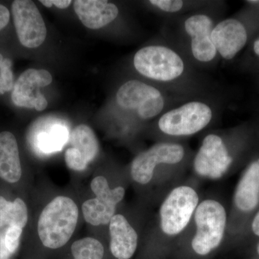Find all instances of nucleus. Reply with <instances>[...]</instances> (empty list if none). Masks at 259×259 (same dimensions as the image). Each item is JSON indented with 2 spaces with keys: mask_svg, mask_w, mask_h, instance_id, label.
Listing matches in <instances>:
<instances>
[{
  "mask_svg": "<svg viewBox=\"0 0 259 259\" xmlns=\"http://www.w3.org/2000/svg\"><path fill=\"white\" fill-rule=\"evenodd\" d=\"M133 64L153 85L175 96L190 100L213 93L207 78L171 40L141 48L135 54Z\"/></svg>",
  "mask_w": 259,
  "mask_h": 259,
  "instance_id": "obj_1",
  "label": "nucleus"
},
{
  "mask_svg": "<svg viewBox=\"0 0 259 259\" xmlns=\"http://www.w3.org/2000/svg\"><path fill=\"white\" fill-rule=\"evenodd\" d=\"M11 66V61L9 59H4L0 54V79L5 93L13 88V74Z\"/></svg>",
  "mask_w": 259,
  "mask_h": 259,
  "instance_id": "obj_25",
  "label": "nucleus"
},
{
  "mask_svg": "<svg viewBox=\"0 0 259 259\" xmlns=\"http://www.w3.org/2000/svg\"><path fill=\"white\" fill-rule=\"evenodd\" d=\"M198 204V194L192 187L180 186L171 190L160 207V226L163 233L168 236L182 233Z\"/></svg>",
  "mask_w": 259,
  "mask_h": 259,
  "instance_id": "obj_9",
  "label": "nucleus"
},
{
  "mask_svg": "<svg viewBox=\"0 0 259 259\" xmlns=\"http://www.w3.org/2000/svg\"><path fill=\"white\" fill-rule=\"evenodd\" d=\"M51 82L52 76L47 70H26L15 83L12 100L16 106L42 111L47 108L48 102L38 89L49 86Z\"/></svg>",
  "mask_w": 259,
  "mask_h": 259,
  "instance_id": "obj_15",
  "label": "nucleus"
},
{
  "mask_svg": "<svg viewBox=\"0 0 259 259\" xmlns=\"http://www.w3.org/2000/svg\"><path fill=\"white\" fill-rule=\"evenodd\" d=\"M255 125L257 126V128H258L259 131V117L258 119H257L255 121Z\"/></svg>",
  "mask_w": 259,
  "mask_h": 259,
  "instance_id": "obj_31",
  "label": "nucleus"
},
{
  "mask_svg": "<svg viewBox=\"0 0 259 259\" xmlns=\"http://www.w3.org/2000/svg\"><path fill=\"white\" fill-rule=\"evenodd\" d=\"M69 142L70 147L65 153L66 166L74 171H83L99 152L95 133L88 125L76 126L70 134Z\"/></svg>",
  "mask_w": 259,
  "mask_h": 259,
  "instance_id": "obj_16",
  "label": "nucleus"
},
{
  "mask_svg": "<svg viewBox=\"0 0 259 259\" xmlns=\"http://www.w3.org/2000/svg\"><path fill=\"white\" fill-rule=\"evenodd\" d=\"M74 8L80 21L93 30L106 26L119 15L117 5L103 0H76Z\"/></svg>",
  "mask_w": 259,
  "mask_h": 259,
  "instance_id": "obj_17",
  "label": "nucleus"
},
{
  "mask_svg": "<svg viewBox=\"0 0 259 259\" xmlns=\"http://www.w3.org/2000/svg\"><path fill=\"white\" fill-rule=\"evenodd\" d=\"M196 232L192 249L197 254L206 255L222 243L226 233L227 213L222 204L214 199L199 203L194 214Z\"/></svg>",
  "mask_w": 259,
  "mask_h": 259,
  "instance_id": "obj_8",
  "label": "nucleus"
},
{
  "mask_svg": "<svg viewBox=\"0 0 259 259\" xmlns=\"http://www.w3.org/2000/svg\"><path fill=\"white\" fill-rule=\"evenodd\" d=\"M256 251H257V253H258V255H259V241L258 242V243H257Z\"/></svg>",
  "mask_w": 259,
  "mask_h": 259,
  "instance_id": "obj_32",
  "label": "nucleus"
},
{
  "mask_svg": "<svg viewBox=\"0 0 259 259\" xmlns=\"http://www.w3.org/2000/svg\"><path fill=\"white\" fill-rule=\"evenodd\" d=\"M255 76H256L257 82H258V87H259V72L257 73V74H255Z\"/></svg>",
  "mask_w": 259,
  "mask_h": 259,
  "instance_id": "obj_33",
  "label": "nucleus"
},
{
  "mask_svg": "<svg viewBox=\"0 0 259 259\" xmlns=\"http://www.w3.org/2000/svg\"><path fill=\"white\" fill-rule=\"evenodd\" d=\"M223 107V99L213 93L194 97L163 112L158 117L156 125L163 136L189 137L213 123Z\"/></svg>",
  "mask_w": 259,
  "mask_h": 259,
  "instance_id": "obj_4",
  "label": "nucleus"
},
{
  "mask_svg": "<svg viewBox=\"0 0 259 259\" xmlns=\"http://www.w3.org/2000/svg\"><path fill=\"white\" fill-rule=\"evenodd\" d=\"M250 229L252 234L259 238V207L250 221Z\"/></svg>",
  "mask_w": 259,
  "mask_h": 259,
  "instance_id": "obj_27",
  "label": "nucleus"
},
{
  "mask_svg": "<svg viewBox=\"0 0 259 259\" xmlns=\"http://www.w3.org/2000/svg\"><path fill=\"white\" fill-rule=\"evenodd\" d=\"M22 176L18 143L8 131L0 133V178L15 183Z\"/></svg>",
  "mask_w": 259,
  "mask_h": 259,
  "instance_id": "obj_19",
  "label": "nucleus"
},
{
  "mask_svg": "<svg viewBox=\"0 0 259 259\" xmlns=\"http://www.w3.org/2000/svg\"><path fill=\"white\" fill-rule=\"evenodd\" d=\"M220 5L218 2H209L200 10L177 18V37L171 41L196 69H212L221 60L212 37L213 29L222 19L223 7Z\"/></svg>",
  "mask_w": 259,
  "mask_h": 259,
  "instance_id": "obj_3",
  "label": "nucleus"
},
{
  "mask_svg": "<svg viewBox=\"0 0 259 259\" xmlns=\"http://www.w3.org/2000/svg\"><path fill=\"white\" fill-rule=\"evenodd\" d=\"M255 129L254 146L247 160L248 163L236 186L233 197L235 207L244 214L253 213L259 207V131L256 125Z\"/></svg>",
  "mask_w": 259,
  "mask_h": 259,
  "instance_id": "obj_14",
  "label": "nucleus"
},
{
  "mask_svg": "<svg viewBox=\"0 0 259 259\" xmlns=\"http://www.w3.org/2000/svg\"><path fill=\"white\" fill-rule=\"evenodd\" d=\"M239 66L245 72H259V32L242 53Z\"/></svg>",
  "mask_w": 259,
  "mask_h": 259,
  "instance_id": "obj_23",
  "label": "nucleus"
},
{
  "mask_svg": "<svg viewBox=\"0 0 259 259\" xmlns=\"http://www.w3.org/2000/svg\"><path fill=\"white\" fill-rule=\"evenodd\" d=\"M13 20L20 44L29 49L42 45L47 27L38 8L30 0H15L12 5Z\"/></svg>",
  "mask_w": 259,
  "mask_h": 259,
  "instance_id": "obj_13",
  "label": "nucleus"
},
{
  "mask_svg": "<svg viewBox=\"0 0 259 259\" xmlns=\"http://www.w3.org/2000/svg\"><path fill=\"white\" fill-rule=\"evenodd\" d=\"M23 228L18 226H9L4 234L2 235L5 247L12 255L18 249L20 245Z\"/></svg>",
  "mask_w": 259,
  "mask_h": 259,
  "instance_id": "obj_24",
  "label": "nucleus"
},
{
  "mask_svg": "<svg viewBox=\"0 0 259 259\" xmlns=\"http://www.w3.org/2000/svg\"><path fill=\"white\" fill-rule=\"evenodd\" d=\"M259 32V0L245 2V6L229 18L221 19L212 37L220 59L234 60Z\"/></svg>",
  "mask_w": 259,
  "mask_h": 259,
  "instance_id": "obj_5",
  "label": "nucleus"
},
{
  "mask_svg": "<svg viewBox=\"0 0 259 259\" xmlns=\"http://www.w3.org/2000/svg\"><path fill=\"white\" fill-rule=\"evenodd\" d=\"M209 2L184 1V0H150L148 4L161 15L177 18L197 11L208 4Z\"/></svg>",
  "mask_w": 259,
  "mask_h": 259,
  "instance_id": "obj_21",
  "label": "nucleus"
},
{
  "mask_svg": "<svg viewBox=\"0 0 259 259\" xmlns=\"http://www.w3.org/2000/svg\"><path fill=\"white\" fill-rule=\"evenodd\" d=\"M11 253L5 247L3 237H0V259H10Z\"/></svg>",
  "mask_w": 259,
  "mask_h": 259,
  "instance_id": "obj_28",
  "label": "nucleus"
},
{
  "mask_svg": "<svg viewBox=\"0 0 259 259\" xmlns=\"http://www.w3.org/2000/svg\"><path fill=\"white\" fill-rule=\"evenodd\" d=\"M53 5H55L56 8L59 9H66L69 8L70 5L72 2L70 0H51Z\"/></svg>",
  "mask_w": 259,
  "mask_h": 259,
  "instance_id": "obj_29",
  "label": "nucleus"
},
{
  "mask_svg": "<svg viewBox=\"0 0 259 259\" xmlns=\"http://www.w3.org/2000/svg\"><path fill=\"white\" fill-rule=\"evenodd\" d=\"M185 156V148L182 144L167 141L157 143L134 158L131 163V177L140 185H147L152 180L156 166L178 164Z\"/></svg>",
  "mask_w": 259,
  "mask_h": 259,
  "instance_id": "obj_10",
  "label": "nucleus"
},
{
  "mask_svg": "<svg viewBox=\"0 0 259 259\" xmlns=\"http://www.w3.org/2000/svg\"><path fill=\"white\" fill-rule=\"evenodd\" d=\"M28 208L23 199L9 202L0 196V228L18 226L23 228L28 223Z\"/></svg>",
  "mask_w": 259,
  "mask_h": 259,
  "instance_id": "obj_20",
  "label": "nucleus"
},
{
  "mask_svg": "<svg viewBox=\"0 0 259 259\" xmlns=\"http://www.w3.org/2000/svg\"><path fill=\"white\" fill-rule=\"evenodd\" d=\"M79 209L71 198L56 197L42 209L37 233L42 245L51 249L64 246L76 229Z\"/></svg>",
  "mask_w": 259,
  "mask_h": 259,
  "instance_id": "obj_7",
  "label": "nucleus"
},
{
  "mask_svg": "<svg viewBox=\"0 0 259 259\" xmlns=\"http://www.w3.org/2000/svg\"><path fill=\"white\" fill-rule=\"evenodd\" d=\"M115 100L122 110L134 113L141 120H150L188 100L166 93L152 83L131 79L119 88Z\"/></svg>",
  "mask_w": 259,
  "mask_h": 259,
  "instance_id": "obj_6",
  "label": "nucleus"
},
{
  "mask_svg": "<svg viewBox=\"0 0 259 259\" xmlns=\"http://www.w3.org/2000/svg\"><path fill=\"white\" fill-rule=\"evenodd\" d=\"M91 188L96 197L83 202L81 207L83 218L93 226L109 224L115 215L116 206L124 198L125 189L122 187L110 189L106 178L102 176L92 181Z\"/></svg>",
  "mask_w": 259,
  "mask_h": 259,
  "instance_id": "obj_12",
  "label": "nucleus"
},
{
  "mask_svg": "<svg viewBox=\"0 0 259 259\" xmlns=\"http://www.w3.org/2000/svg\"><path fill=\"white\" fill-rule=\"evenodd\" d=\"M10 12L4 5H0V30L7 26L10 21Z\"/></svg>",
  "mask_w": 259,
  "mask_h": 259,
  "instance_id": "obj_26",
  "label": "nucleus"
},
{
  "mask_svg": "<svg viewBox=\"0 0 259 259\" xmlns=\"http://www.w3.org/2000/svg\"><path fill=\"white\" fill-rule=\"evenodd\" d=\"M104 253L103 245L93 238L78 240L71 245V253L74 259H102Z\"/></svg>",
  "mask_w": 259,
  "mask_h": 259,
  "instance_id": "obj_22",
  "label": "nucleus"
},
{
  "mask_svg": "<svg viewBox=\"0 0 259 259\" xmlns=\"http://www.w3.org/2000/svg\"><path fill=\"white\" fill-rule=\"evenodd\" d=\"M110 250L117 259H129L137 249V233L122 214L112 217L110 222Z\"/></svg>",
  "mask_w": 259,
  "mask_h": 259,
  "instance_id": "obj_18",
  "label": "nucleus"
},
{
  "mask_svg": "<svg viewBox=\"0 0 259 259\" xmlns=\"http://www.w3.org/2000/svg\"><path fill=\"white\" fill-rule=\"evenodd\" d=\"M255 139L254 122L242 124L233 130L231 140L215 133L207 134L194 156V171L209 180L222 178L236 161L248 159Z\"/></svg>",
  "mask_w": 259,
  "mask_h": 259,
  "instance_id": "obj_2",
  "label": "nucleus"
},
{
  "mask_svg": "<svg viewBox=\"0 0 259 259\" xmlns=\"http://www.w3.org/2000/svg\"><path fill=\"white\" fill-rule=\"evenodd\" d=\"M69 126L54 116L39 117L30 127L28 141L33 152L46 156L59 152L69 142Z\"/></svg>",
  "mask_w": 259,
  "mask_h": 259,
  "instance_id": "obj_11",
  "label": "nucleus"
},
{
  "mask_svg": "<svg viewBox=\"0 0 259 259\" xmlns=\"http://www.w3.org/2000/svg\"><path fill=\"white\" fill-rule=\"evenodd\" d=\"M40 3H42L44 6L47 7V8H50L53 6L52 3H51V0H40Z\"/></svg>",
  "mask_w": 259,
  "mask_h": 259,
  "instance_id": "obj_30",
  "label": "nucleus"
}]
</instances>
